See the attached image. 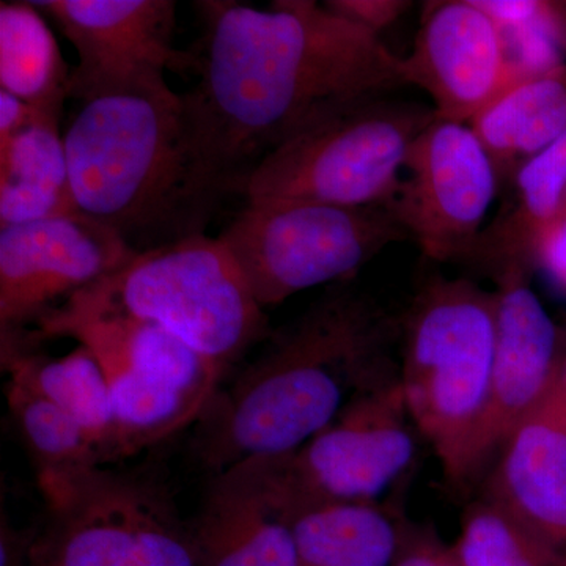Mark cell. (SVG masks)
<instances>
[{"mask_svg":"<svg viewBox=\"0 0 566 566\" xmlns=\"http://www.w3.org/2000/svg\"><path fill=\"white\" fill-rule=\"evenodd\" d=\"M199 9V82L182 95L227 196H243L256 166L308 123L408 85L401 57L378 35L312 0Z\"/></svg>","mask_w":566,"mask_h":566,"instance_id":"6da1fadb","label":"cell"},{"mask_svg":"<svg viewBox=\"0 0 566 566\" xmlns=\"http://www.w3.org/2000/svg\"><path fill=\"white\" fill-rule=\"evenodd\" d=\"M392 322L371 297L338 286L219 387L196 422L192 452L218 475L255 458L281 457L327 427L364 387L394 374Z\"/></svg>","mask_w":566,"mask_h":566,"instance_id":"7a4b0ae2","label":"cell"},{"mask_svg":"<svg viewBox=\"0 0 566 566\" xmlns=\"http://www.w3.org/2000/svg\"><path fill=\"white\" fill-rule=\"evenodd\" d=\"M63 133L82 216L136 253L207 233L227 192L166 77L82 99Z\"/></svg>","mask_w":566,"mask_h":566,"instance_id":"3957f363","label":"cell"},{"mask_svg":"<svg viewBox=\"0 0 566 566\" xmlns=\"http://www.w3.org/2000/svg\"><path fill=\"white\" fill-rule=\"evenodd\" d=\"M65 305L156 324L226 375L271 334L232 253L207 233L139 253Z\"/></svg>","mask_w":566,"mask_h":566,"instance_id":"277c9868","label":"cell"},{"mask_svg":"<svg viewBox=\"0 0 566 566\" xmlns=\"http://www.w3.org/2000/svg\"><path fill=\"white\" fill-rule=\"evenodd\" d=\"M497 297L465 279L434 277L417 294L398 371L416 430L433 447L447 480L461 468L485 406L495 348Z\"/></svg>","mask_w":566,"mask_h":566,"instance_id":"5b68a950","label":"cell"},{"mask_svg":"<svg viewBox=\"0 0 566 566\" xmlns=\"http://www.w3.org/2000/svg\"><path fill=\"white\" fill-rule=\"evenodd\" d=\"M436 118L433 107L389 95L335 107L256 166L244 186L245 202L387 205L412 144Z\"/></svg>","mask_w":566,"mask_h":566,"instance_id":"8992f818","label":"cell"},{"mask_svg":"<svg viewBox=\"0 0 566 566\" xmlns=\"http://www.w3.org/2000/svg\"><path fill=\"white\" fill-rule=\"evenodd\" d=\"M40 490L44 566H199L192 524L155 475L99 465Z\"/></svg>","mask_w":566,"mask_h":566,"instance_id":"52a82bcc","label":"cell"},{"mask_svg":"<svg viewBox=\"0 0 566 566\" xmlns=\"http://www.w3.org/2000/svg\"><path fill=\"white\" fill-rule=\"evenodd\" d=\"M218 238L255 300L268 307L304 290L346 281L409 234L386 205L270 200L245 202Z\"/></svg>","mask_w":566,"mask_h":566,"instance_id":"ba28073f","label":"cell"},{"mask_svg":"<svg viewBox=\"0 0 566 566\" xmlns=\"http://www.w3.org/2000/svg\"><path fill=\"white\" fill-rule=\"evenodd\" d=\"M411 427L400 375L394 371L354 395L300 449L256 460L286 517L308 506L375 502L415 460Z\"/></svg>","mask_w":566,"mask_h":566,"instance_id":"9c48e42d","label":"cell"},{"mask_svg":"<svg viewBox=\"0 0 566 566\" xmlns=\"http://www.w3.org/2000/svg\"><path fill=\"white\" fill-rule=\"evenodd\" d=\"M403 170L386 207L409 238L433 262L471 260L501 182L471 126L436 118L412 144Z\"/></svg>","mask_w":566,"mask_h":566,"instance_id":"30bf717a","label":"cell"},{"mask_svg":"<svg viewBox=\"0 0 566 566\" xmlns=\"http://www.w3.org/2000/svg\"><path fill=\"white\" fill-rule=\"evenodd\" d=\"M139 255L82 214L0 229V342L24 337Z\"/></svg>","mask_w":566,"mask_h":566,"instance_id":"8fae6325","label":"cell"},{"mask_svg":"<svg viewBox=\"0 0 566 566\" xmlns=\"http://www.w3.org/2000/svg\"><path fill=\"white\" fill-rule=\"evenodd\" d=\"M532 271L512 263L493 275L497 283L493 370L482 416L465 449L460 486L497 458L542 403L564 356V334L532 290Z\"/></svg>","mask_w":566,"mask_h":566,"instance_id":"7c38bea8","label":"cell"},{"mask_svg":"<svg viewBox=\"0 0 566 566\" xmlns=\"http://www.w3.org/2000/svg\"><path fill=\"white\" fill-rule=\"evenodd\" d=\"M77 52L70 98H91L133 82L192 70V52L174 46L177 3L169 0H41Z\"/></svg>","mask_w":566,"mask_h":566,"instance_id":"4fadbf2b","label":"cell"},{"mask_svg":"<svg viewBox=\"0 0 566 566\" xmlns=\"http://www.w3.org/2000/svg\"><path fill=\"white\" fill-rule=\"evenodd\" d=\"M401 65L406 84L428 93L439 120L463 125L521 81L504 31L474 0L428 3L415 50Z\"/></svg>","mask_w":566,"mask_h":566,"instance_id":"5bb4252c","label":"cell"},{"mask_svg":"<svg viewBox=\"0 0 566 566\" xmlns=\"http://www.w3.org/2000/svg\"><path fill=\"white\" fill-rule=\"evenodd\" d=\"M495 460L485 493L566 566V381L560 365L542 403Z\"/></svg>","mask_w":566,"mask_h":566,"instance_id":"9a60e30c","label":"cell"},{"mask_svg":"<svg viewBox=\"0 0 566 566\" xmlns=\"http://www.w3.org/2000/svg\"><path fill=\"white\" fill-rule=\"evenodd\" d=\"M192 534L199 566H297L289 520L259 460L212 476Z\"/></svg>","mask_w":566,"mask_h":566,"instance_id":"2e32d148","label":"cell"},{"mask_svg":"<svg viewBox=\"0 0 566 566\" xmlns=\"http://www.w3.org/2000/svg\"><path fill=\"white\" fill-rule=\"evenodd\" d=\"M59 123L33 109L20 128L0 134V229L81 214Z\"/></svg>","mask_w":566,"mask_h":566,"instance_id":"e0dca14e","label":"cell"},{"mask_svg":"<svg viewBox=\"0 0 566 566\" xmlns=\"http://www.w3.org/2000/svg\"><path fill=\"white\" fill-rule=\"evenodd\" d=\"M499 175L517 170L566 133V65L510 85L469 123Z\"/></svg>","mask_w":566,"mask_h":566,"instance_id":"ac0fdd59","label":"cell"},{"mask_svg":"<svg viewBox=\"0 0 566 566\" xmlns=\"http://www.w3.org/2000/svg\"><path fill=\"white\" fill-rule=\"evenodd\" d=\"M565 197L566 133L517 170L512 197L493 223L483 229L471 260L482 263L491 274L512 263L535 270L539 234L562 211Z\"/></svg>","mask_w":566,"mask_h":566,"instance_id":"d6986e66","label":"cell"},{"mask_svg":"<svg viewBox=\"0 0 566 566\" xmlns=\"http://www.w3.org/2000/svg\"><path fill=\"white\" fill-rule=\"evenodd\" d=\"M297 566H392L401 520L376 502L308 506L286 517Z\"/></svg>","mask_w":566,"mask_h":566,"instance_id":"ffe728a7","label":"cell"},{"mask_svg":"<svg viewBox=\"0 0 566 566\" xmlns=\"http://www.w3.org/2000/svg\"><path fill=\"white\" fill-rule=\"evenodd\" d=\"M0 359L10 381L48 398L84 428L104 465L114 416L109 385L91 349L80 345L51 357L39 348H10L0 349Z\"/></svg>","mask_w":566,"mask_h":566,"instance_id":"44dd1931","label":"cell"},{"mask_svg":"<svg viewBox=\"0 0 566 566\" xmlns=\"http://www.w3.org/2000/svg\"><path fill=\"white\" fill-rule=\"evenodd\" d=\"M71 70L41 11L32 2L0 3V91L61 117Z\"/></svg>","mask_w":566,"mask_h":566,"instance_id":"7402d4cb","label":"cell"},{"mask_svg":"<svg viewBox=\"0 0 566 566\" xmlns=\"http://www.w3.org/2000/svg\"><path fill=\"white\" fill-rule=\"evenodd\" d=\"M7 403L40 488L102 465L98 450L84 428L48 398L9 379Z\"/></svg>","mask_w":566,"mask_h":566,"instance_id":"603a6c76","label":"cell"},{"mask_svg":"<svg viewBox=\"0 0 566 566\" xmlns=\"http://www.w3.org/2000/svg\"><path fill=\"white\" fill-rule=\"evenodd\" d=\"M452 549L461 566H560L534 532L488 493L464 510Z\"/></svg>","mask_w":566,"mask_h":566,"instance_id":"cb8c5ba5","label":"cell"},{"mask_svg":"<svg viewBox=\"0 0 566 566\" xmlns=\"http://www.w3.org/2000/svg\"><path fill=\"white\" fill-rule=\"evenodd\" d=\"M392 566H461L452 545H446L433 528L401 520L400 546Z\"/></svg>","mask_w":566,"mask_h":566,"instance_id":"d4e9b609","label":"cell"},{"mask_svg":"<svg viewBox=\"0 0 566 566\" xmlns=\"http://www.w3.org/2000/svg\"><path fill=\"white\" fill-rule=\"evenodd\" d=\"M323 6L337 17L379 36L400 20L412 3L408 0H327Z\"/></svg>","mask_w":566,"mask_h":566,"instance_id":"484cf974","label":"cell"},{"mask_svg":"<svg viewBox=\"0 0 566 566\" xmlns=\"http://www.w3.org/2000/svg\"><path fill=\"white\" fill-rule=\"evenodd\" d=\"M534 264L566 293V205L539 234Z\"/></svg>","mask_w":566,"mask_h":566,"instance_id":"4316f807","label":"cell"},{"mask_svg":"<svg viewBox=\"0 0 566 566\" xmlns=\"http://www.w3.org/2000/svg\"><path fill=\"white\" fill-rule=\"evenodd\" d=\"M480 10L502 29L523 28L538 20L546 2L538 0H474Z\"/></svg>","mask_w":566,"mask_h":566,"instance_id":"83f0119b","label":"cell"},{"mask_svg":"<svg viewBox=\"0 0 566 566\" xmlns=\"http://www.w3.org/2000/svg\"><path fill=\"white\" fill-rule=\"evenodd\" d=\"M36 532L18 528L10 521L9 513L2 510L0 520V566H35Z\"/></svg>","mask_w":566,"mask_h":566,"instance_id":"f1b7e54d","label":"cell"},{"mask_svg":"<svg viewBox=\"0 0 566 566\" xmlns=\"http://www.w3.org/2000/svg\"><path fill=\"white\" fill-rule=\"evenodd\" d=\"M560 371H562V376H564V379L566 381V354H564V356H562Z\"/></svg>","mask_w":566,"mask_h":566,"instance_id":"f546056e","label":"cell"},{"mask_svg":"<svg viewBox=\"0 0 566 566\" xmlns=\"http://www.w3.org/2000/svg\"><path fill=\"white\" fill-rule=\"evenodd\" d=\"M33 557H35V549H33ZM35 566H44L43 564H41V562L39 560V558L35 557Z\"/></svg>","mask_w":566,"mask_h":566,"instance_id":"4dcf8cb0","label":"cell"},{"mask_svg":"<svg viewBox=\"0 0 566 566\" xmlns=\"http://www.w3.org/2000/svg\"><path fill=\"white\" fill-rule=\"evenodd\" d=\"M564 205H566V197H565V203Z\"/></svg>","mask_w":566,"mask_h":566,"instance_id":"1f68e13d","label":"cell"}]
</instances>
